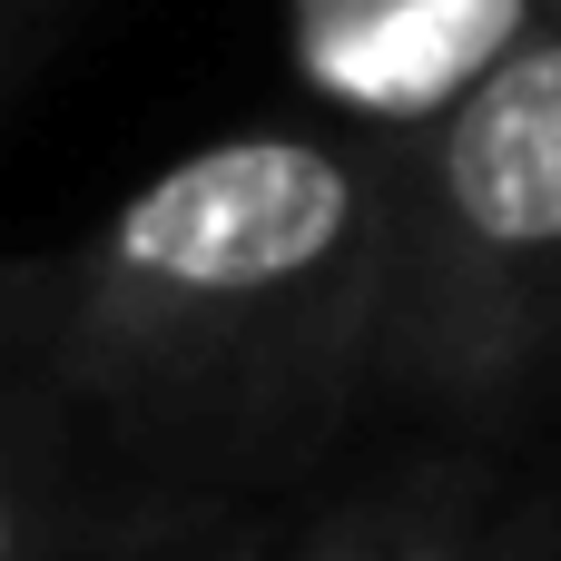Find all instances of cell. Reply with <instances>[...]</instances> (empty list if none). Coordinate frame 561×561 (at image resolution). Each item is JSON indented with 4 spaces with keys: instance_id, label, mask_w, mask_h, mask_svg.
Segmentation results:
<instances>
[{
    "instance_id": "6da1fadb",
    "label": "cell",
    "mask_w": 561,
    "mask_h": 561,
    "mask_svg": "<svg viewBox=\"0 0 561 561\" xmlns=\"http://www.w3.org/2000/svg\"><path fill=\"white\" fill-rule=\"evenodd\" d=\"M394 128H247L0 266V394L168 533L306 493L385 404Z\"/></svg>"
},
{
    "instance_id": "7a4b0ae2",
    "label": "cell",
    "mask_w": 561,
    "mask_h": 561,
    "mask_svg": "<svg viewBox=\"0 0 561 561\" xmlns=\"http://www.w3.org/2000/svg\"><path fill=\"white\" fill-rule=\"evenodd\" d=\"M561 375V30H523L463 99L394 128L385 404L493 434Z\"/></svg>"
},
{
    "instance_id": "3957f363",
    "label": "cell",
    "mask_w": 561,
    "mask_h": 561,
    "mask_svg": "<svg viewBox=\"0 0 561 561\" xmlns=\"http://www.w3.org/2000/svg\"><path fill=\"white\" fill-rule=\"evenodd\" d=\"M276 561H561V493L473 454V434H434L365 483L325 493Z\"/></svg>"
},
{
    "instance_id": "277c9868",
    "label": "cell",
    "mask_w": 561,
    "mask_h": 561,
    "mask_svg": "<svg viewBox=\"0 0 561 561\" xmlns=\"http://www.w3.org/2000/svg\"><path fill=\"white\" fill-rule=\"evenodd\" d=\"M523 30H533V0H296L306 79L375 128L434 118Z\"/></svg>"
},
{
    "instance_id": "5b68a950",
    "label": "cell",
    "mask_w": 561,
    "mask_h": 561,
    "mask_svg": "<svg viewBox=\"0 0 561 561\" xmlns=\"http://www.w3.org/2000/svg\"><path fill=\"white\" fill-rule=\"evenodd\" d=\"M168 542L187 533H168L79 444H59L30 404L0 394V561H138Z\"/></svg>"
},
{
    "instance_id": "8992f818",
    "label": "cell",
    "mask_w": 561,
    "mask_h": 561,
    "mask_svg": "<svg viewBox=\"0 0 561 561\" xmlns=\"http://www.w3.org/2000/svg\"><path fill=\"white\" fill-rule=\"evenodd\" d=\"M138 561H276V523L237 513V523H217V533H187V542H168V552H138Z\"/></svg>"
},
{
    "instance_id": "52a82bcc",
    "label": "cell",
    "mask_w": 561,
    "mask_h": 561,
    "mask_svg": "<svg viewBox=\"0 0 561 561\" xmlns=\"http://www.w3.org/2000/svg\"><path fill=\"white\" fill-rule=\"evenodd\" d=\"M10 20H20V0H0V49H10Z\"/></svg>"
}]
</instances>
